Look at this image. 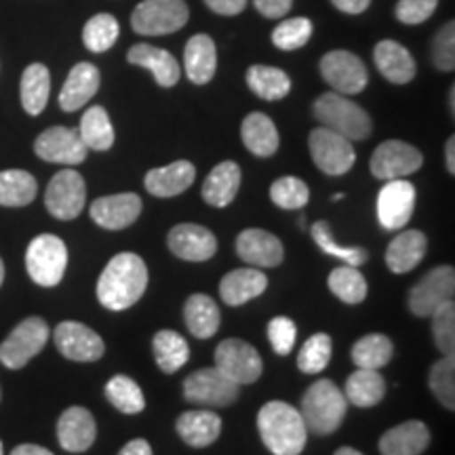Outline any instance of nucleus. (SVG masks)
<instances>
[{"label":"nucleus","mask_w":455,"mask_h":455,"mask_svg":"<svg viewBox=\"0 0 455 455\" xmlns=\"http://www.w3.org/2000/svg\"><path fill=\"white\" fill-rule=\"evenodd\" d=\"M106 398L118 411L127 415L141 413L146 409L144 390L129 375H114L110 382L106 384Z\"/></svg>","instance_id":"obj_42"},{"label":"nucleus","mask_w":455,"mask_h":455,"mask_svg":"<svg viewBox=\"0 0 455 455\" xmlns=\"http://www.w3.org/2000/svg\"><path fill=\"white\" fill-rule=\"evenodd\" d=\"M321 74L327 84H331L335 93L356 95L365 91L369 83L367 68L363 60L350 51H329L321 60Z\"/></svg>","instance_id":"obj_13"},{"label":"nucleus","mask_w":455,"mask_h":455,"mask_svg":"<svg viewBox=\"0 0 455 455\" xmlns=\"http://www.w3.org/2000/svg\"><path fill=\"white\" fill-rule=\"evenodd\" d=\"M346 411H348V401L331 379H318L301 398V419L308 432H315L318 436L333 435L344 422Z\"/></svg>","instance_id":"obj_3"},{"label":"nucleus","mask_w":455,"mask_h":455,"mask_svg":"<svg viewBox=\"0 0 455 455\" xmlns=\"http://www.w3.org/2000/svg\"><path fill=\"white\" fill-rule=\"evenodd\" d=\"M331 352H333V344L331 338L327 333H315L312 338H308L304 346H301L299 355H298V367L301 373H321L323 369L329 365L331 361Z\"/></svg>","instance_id":"obj_46"},{"label":"nucleus","mask_w":455,"mask_h":455,"mask_svg":"<svg viewBox=\"0 0 455 455\" xmlns=\"http://www.w3.org/2000/svg\"><path fill=\"white\" fill-rule=\"evenodd\" d=\"M127 60L129 64L150 70L152 76H155V81L164 89L173 87V84H178L180 81L181 72H180L178 60H175L167 49L152 47V44H146V43L133 44L127 53Z\"/></svg>","instance_id":"obj_28"},{"label":"nucleus","mask_w":455,"mask_h":455,"mask_svg":"<svg viewBox=\"0 0 455 455\" xmlns=\"http://www.w3.org/2000/svg\"><path fill=\"white\" fill-rule=\"evenodd\" d=\"M430 445L428 426L419 419H409L384 432L379 439L382 455H422Z\"/></svg>","instance_id":"obj_24"},{"label":"nucleus","mask_w":455,"mask_h":455,"mask_svg":"<svg viewBox=\"0 0 455 455\" xmlns=\"http://www.w3.org/2000/svg\"><path fill=\"white\" fill-rule=\"evenodd\" d=\"M333 455H363V453L356 451V449H352V447H339Z\"/></svg>","instance_id":"obj_59"},{"label":"nucleus","mask_w":455,"mask_h":455,"mask_svg":"<svg viewBox=\"0 0 455 455\" xmlns=\"http://www.w3.org/2000/svg\"><path fill=\"white\" fill-rule=\"evenodd\" d=\"M84 203H87V184L78 171L64 169L51 178L44 192V204L55 220H76L83 213Z\"/></svg>","instance_id":"obj_10"},{"label":"nucleus","mask_w":455,"mask_h":455,"mask_svg":"<svg viewBox=\"0 0 455 455\" xmlns=\"http://www.w3.org/2000/svg\"><path fill=\"white\" fill-rule=\"evenodd\" d=\"M243 144L249 152L259 158H268L275 155L281 146L276 124L272 123L270 116L261 112H251L241 124Z\"/></svg>","instance_id":"obj_32"},{"label":"nucleus","mask_w":455,"mask_h":455,"mask_svg":"<svg viewBox=\"0 0 455 455\" xmlns=\"http://www.w3.org/2000/svg\"><path fill=\"white\" fill-rule=\"evenodd\" d=\"M455 295V270L451 266H439L430 270L422 281L413 284L409 291V310L415 316H430L445 301Z\"/></svg>","instance_id":"obj_15"},{"label":"nucleus","mask_w":455,"mask_h":455,"mask_svg":"<svg viewBox=\"0 0 455 455\" xmlns=\"http://www.w3.org/2000/svg\"><path fill=\"white\" fill-rule=\"evenodd\" d=\"M184 321L188 331L198 339H209L218 333L221 323V312L218 304L204 293L190 295L184 306Z\"/></svg>","instance_id":"obj_33"},{"label":"nucleus","mask_w":455,"mask_h":455,"mask_svg":"<svg viewBox=\"0 0 455 455\" xmlns=\"http://www.w3.org/2000/svg\"><path fill=\"white\" fill-rule=\"evenodd\" d=\"M204 4H207L213 13L232 17V15L243 13L247 0H204Z\"/></svg>","instance_id":"obj_54"},{"label":"nucleus","mask_w":455,"mask_h":455,"mask_svg":"<svg viewBox=\"0 0 455 455\" xmlns=\"http://www.w3.org/2000/svg\"><path fill=\"white\" fill-rule=\"evenodd\" d=\"M247 84L255 95L266 101H278L287 98L291 91V78L281 68L251 66L247 72Z\"/></svg>","instance_id":"obj_39"},{"label":"nucleus","mask_w":455,"mask_h":455,"mask_svg":"<svg viewBox=\"0 0 455 455\" xmlns=\"http://www.w3.org/2000/svg\"><path fill=\"white\" fill-rule=\"evenodd\" d=\"M78 135H81L83 144L87 150L106 152L114 146V127L110 116H108L106 108L91 106L87 112L83 114L81 127H78Z\"/></svg>","instance_id":"obj_38"},{"label":"nucleus","mask_w":455,"mask_h":455,"mask_svg":"<svg viewBox=\"0 0 455 455\" xmlns=\"http://www.w3.org/2000/svg\"><path fill=\"white\" fill-rule=\"evenodd\" d=\"M415 186L407 180H390L378 195V221L384 230H403L413 218Z\"/></svg>","instance_id":"obj_16"},{"label":"nucleus","mask_w":455,"mask_h":455,"mask_svg":"<svg viewBox=\"0 0 455 455\" xmlns=\"http://www.w3.org/2000/svg\"><path fill=\"white\" fill-rule=\"evenodd\" d=\"M196 169L190 161H175L167 164V167L150 169L146 173V190L152 196L158 198H171L180 196L195 184Z\"/></svg>","instance_id":"obj_22"},{"label":"nucleus","mask_w":455,"mask_h":455,"mask_svg":"<svg viewBox=\"0 0 455 455\" xmlns=\"http://www.w3.org/2000/svg\"><path fill=\"white\" fill-rule=\"evenodd\" d=\"M184 396L188 403L201 407H228L241 396V386L226 378L218 367L198 369L184 382Z\"/></svg>","instance_id":"obj_8"},{"label":"nucleus","mask_w":455,"mask_h":455,"mask_svg":"<svg viewBox=\"0 0 455 455\" xmlns=\"http://www.w3.org/2000/svg\"><path fill=\"white\" fill-rule=\"evenodd\" d=\"M190 9L184 0H144L133 9L131 26L146 36H167L188 24Z\"/></svg>","instance_id":"obj_6"},{"label":"nucleus","mask_w":455,"mask_h":455,"mask_svg":"<svg viewBox=\"0 0 455 455\" xmlns=\"http://www.w3.org/2000/svg\"><path fill=\"white\" fill-rule=\"evenodd\" d=\"M335 4V9H339L341 13H348V15H358L363 11L369 9L371 0H331Z\"/></svg>","instance_id":"obj_55"},{"label":"nucleus","mask_w":455,"mask_h":455,"mask_svg":"<svg viewBox=\"0 0 455 455\" xmlns=\"http://www.w3.org/2000/svg\"><path fill=\"white\" fill-rule=\"evenodd\" d=\"M98 439L93 413L84 407H68L57 419V441L70 453H84Z\"/></svg>","instance_id":"obj_19"},{"label":"nucleus","mask_w":455,"mask_h":455,"mask_svg":"<svg viewBox=\"0 0 455 455\" xmlns=\"http://www.w3.org/2000/svg\"><path fill=\"white\" fill-rule=\"evenodd\" d=\"M68 268V247L60 236L38 235L26 251V270L41 287H57Z\"/></svg>","instance_id":"obj_5"},{"label":"nucleus","mask_w":455,"mask_h":455,"mask_svg":"<svg viewBox=\"0 0 455 455\" xmlns=\"http://www.w3.org/2000/svg\"><path fill=\"white\" fill-rule=\"evenodd\" d=\"M308 148L316 167L323 173L333 175V178L348 173L356 163V152L352 148V141L327 127H316L308 135Z\"/></svg>","instance_id":"obj_9"},{"label":"nucleus","mask_w":455,"mask_h":455,"mask_svg":"<svg viewBox=\"0 0 455 455\" xmlns=\"http://www.w3.org/2000/svg\"><path fill=\"white\" fill-rule=\"evenodd\" d=\"M34 152L43 161L68 164V167L84 163V158L89 155L78 131L68 127H51L43 131L34 141Z\"/></svg>","instance_id":"obj_17"},{"label":"nucleus","mask_w":455,"mask_h":455,"mask_svg":"<svg viewBox=\"0 0 455 455\" xmlns=\"http://www.w3.org/2000/svg\"><path fill=\"white\" fill-rule=\"evenodd\" d=\"M175 428L188 447L204 449L220 439L221 418L209 409H195V411L181 413Z\"/></svg>","instance_id":"obj_25"},{"label":"nucleus","mask_w":455,"mask_h":455,"mask_svg":"<svg viewBox=\"0 0 455 455\" xmlns=\"http://www.w3.org/2000/svg\"><path fill=\"white\" fill-rule=\"evenodd\" d=\"M428 251V238L419 230H403L386 249V266L395 275H407Z\"/></svg>","instance_id":"obj_27"},{"label":"nucleus","mask_w":455,"mask_h":455,"mask_svg":"<svg viewBox=\"0 0 455 455\" xmlns=\"http://www.w3.org/2000/svg\"><path fill=\"white\" fill-rule=\"evenodd\" d=\"M101 83L100 70L89 61H81L76 64L68 74L64 87L60 93V108L64 112H76L87 104L89 100H93V95L98 93Z\"/></svg>","instance_id":"obj_23"},{"label":"nucleus","mask_w":455,"mask_h":455,"mask_svg":"<svg viewBox=\"0 0 455 455\" xmlns=\"http://www.w3.org/2000/svg\"><path fill=\"white\" fill-rule=\"evenodd\" d=\"M258 430L264 445L275 455H299L308 441L299 409L284 401H270L259 409Z\"/></svg>","instance_id":"obj_2"},{"label":"nucleus","mask_w":455,"mask_h":455,"mask_svg":"<svg viewBox=\"0 0 455 455\" xmlns=\"http://www.w3.org/2000/svg\"><path fill=\"white\" fill-rule=\"evenodd\" d=\"M53 339L60 355L68 361L95 363L104 356L106 344L101 335L78 321H64L55 327Z\"/></svg>","instance_id":"obj_14"},{"label":"nucleus","mask_w":455,"mask_h":455,"mask_svg":"<svg viewBox=\"0 0 455 455\" xmlns=\"http://www.w3.org/2000/svg\"><path fill=\"white\" fill-rule=\"evenodd\" d=\"M167 243L171 253L186 261H207L218 251V238L198 224H178L169 232Z\"/></svg>","instance_id":"obj_20"},{"label":"nucleus","mask_w":455,"mask_h":455,"mask_svg":"<svg viewBox=\"0 0 455 455\" xmlns=\"http://www.w3.org/2000/svg\"><path fill=\"white\" fill-rule=\"evenodd\" d=\"M238 190H241V167L235 161H224L207 175L201 195L207 204L224 209L235 201Z\"/></svg>","instance_id":"obj_31"},{"label":"nucleus","mask_w":455,"mask_h":455,"mask_svg":"<svg viewBox=\"0 0 455 455\" xmlns=\"http://www.w3.org/2000/svg\"><path fill=\"white\" fill-rule=\"evenodd\" d=\"M11 455H53V453L41 445H30V443H26V445L15 447L13 451H11Z\"/></svg>","instance_id":"obj_57"},{"label":"nucleus","mask_w":455,"mask_h":455,"mask_svg":"<svg viewBox=\"0 0 455 455\" xmlns=\"http://www.w3.org/2000/svg\"><path fill=\"white\" fill-rule=\"evenodd\" d=\"M424 156L418 148L405 144L401 140H388L375 148L371 163L373 178L390 181V180H405L407 175L422 169Z\"/></svg>","instance_id":"obj_12"},{"label":"nucleus","mask_w":455,"mask_h":455,"mask_svg":"<svg viewBox=\"0 0 455 455\" xmlns=\"http://www.w3.org/2000/svg\"><path fill=\"white\" fill-rule=\"evenodd\" d=\"M392 355H395V346H392L388 335L384 333H369L352 346V363H355L356 369H375V371H379V369L388 365Z\"/></svg>","instance_id":"obj_40"},{"label":"nucleus","mask_w":455,"mask_h":455,"mask_svg":"<svg viewBox=\"0 0 455 455\" xmlns=\"http://www.w3.org/2000/svg\"><path fill=\"white\" fill-rule=\"evenodd\" d=\"M346 401L352 405L369 409L379 405L386 396V382L375 369H356L355 373L346 379L344 388Z\"/></svg>","instance_id":"obj_34"},{"label":"nucleus","mask_w":455,"mask_h":455,"mask_svg":"<svg viewBox=\"0 0 455 455\" xmlns=\"http://www.w3.org/2000/svg\"><path fill=\"white\" fill-rule=\"evenodd\" d=\"M38 195V181L24 169L0 171V207H26Z\"/></svg>","instance_id":"obj_36"},{"label":"nucleus","mask_w":455,"mask_h":455,"mask_svg":"<svg viewBox=\"0 0 455 455\" xmlns=\"http://www.w3.org/2000/svg\"><path fill=\"white\" fill-rule=\"evenodd\" d=\"M268 339L272 350L278 356L291 355L295 339H298V327H295V323L289 316H275L268 323Z\"/></svg>","instance_id":"obj_51"},{"label":"nucleus","mask_w":455,"mask_h":455,"mask_svg":"<svg viewBox=\"0 0 455 455\" xmlns=\"http://www.w3.org/2000/svg\"><path fill=\"white\" fill-rule=\"evenodd\" d=\"M432 318V335H435L436 348L443 356H453L455 350V304L445 301L430 315Z\"/></svg>","instance_id":"obj_49"},{"label":"nucleus","mask_w":455,"mask_h":455,"mask_svg":"<svg viewBox=\"0 0 455 455\" xmlns=\"http://www.w3.org/2000/svg\"><path fill=\"white\" fill-rule=\"evenodd\" d=\"M445 163H447V169L449 173H455V138H449L447 140V146H445Z\"/></svg>","instance_id":"obj_58"},{"label":"nucleus","mask_w":455,"mask_h":455,"mask_svg":"<svg viewBox=\"0 0 455 455\" xmlns=\"http://www.w3.org/2000/svg\"><path fill=\"white\" fill-rule=\"evenodd\" d=\"M327 287L344 304L356 306L367 299V281L356 266H339L327 278Z\"/></svg>","instance_id":"obj_41"},{"label":"nucleus","mask_w":455,"mask_h":455,"mask_svg":"<svg viewBox=\"0 0 455 455\" xmlns=\"http://www.w3.org/2000/svg\"><path fill=\"white\" fill-rule=\"evenodd\" d=\"M118 34H121V26H118L116 17L110 13H100L84 24L83 30V43L91 53H104L110 51L116 43Z\"/></svg>","instance_id":"obj_44"},{"label":"nucleus","mask_w":455,"mask_h":455,"mask_svg":"<svg viewBox=\"0 0 455 455\" xmlns=\"http://www.w3.org/2000/svg\"><path fill=\"white\" fill-rule=\"evenodd\" d=\"M449 108H451V114L455 112V87L449 91Z\"/></svg>","instance_id":"obj_60"},{"label":"nucleus","mask_w":455,"mask_h":455,"mask_svg":"<svg viewBox=\"0 0 455 455\" xmlns=\"http://www.w3.org/2000/svg\"><path fill=\"white\" fill-rule=\"evenodd\" d=\"M428 386L432 395L443 407L453 411L455 409V358L443 356L432 365L428 373Z\"/></svg>","instance_id":"obj_45"},{"label":"nucleus","mask_w":455,"mask_h":455,"mask_svg":"<svg viewBox=\"0 0 455 455\" xmlns=\"http://www.w3.org/2000/svg\"><path fill=\"white\" fill-rule=\"evenodd\" d=\"M118 455H155V453H152L150 443L146 439H133L129 441L121 451H118Z\"/></svg>","instance_id":"obj_56"},{"label":"nucleus","mask_w":455,"mask_h":455,"mask_svg":"<svg viewBox=\"0 0 455 455\" xmlns=\"http://www.w3.org/2000/svg\"><path fill=\"white\" fill-rule=\"evenodd\" d=\"M436 7H439V0H401L396 4V20L407 26L424 24Z\"/></svg>","instance_id":"obj_52"},{"label":"nucleus","mask_w":455,"mask_h":455,"mask_svg":"<svg viewBox=\"0 0 455 455\" xmlns=\"http://www.w3.org/2000/svg\"><path fill=\"white\" fill-rule=\"evenodd\" d=\"M152 350H155V361L163 373H175L186 365L190 358V346L178 331L163 329L152 339Z\"/></svg>","instance_id":"obj_37"},{"label":"nucleus","mask_w":455,"mask_h":455,"mask_svg":"<svg viewBox=\"0 0 455 455\" xmlns=\"http://www.w3.org/2000/svg\"><path fill=\"white\" fill-rule=\"evenodd\" d=\"M315 116L323 127L344 135L346 140H367L373 131L371 116L361 106L348 100V95L323 93L315 101Z\"/></svg>","instance_id":"obj_4"},{"label":"nucleus","mask_w":455,"mask_h":455,"mask_svg":"<svg viewBox=\"0 0 455 455\" xmlns=\"http://www.w3.org/2000/svg\"><path fill=\"white\" fill-rule=\"evenodd\" d=\"M49 325L41 316H30L21 321L7 339L0 344V363L7 369H24L49 341Z\"/></svg>","instance_id":"obj_7"},{"label":"nucleus","mask_w":455,"mask_h":455,"mask_svg":"<svg viewBox=\"0 0 455 455\" xmlns=\"http://www.w3.org/2000/svg\"><path fill=\"white\" fill-rule=\"evenodd\" d=\"M236 253L251 268H276L284 258L283 243L259 228H247L236 236Z\"/></svg>","instance_id":"obj_18"},{"label":"nucleus","mask_w":455,"mask_h":455,"mask_svg":"<svg viewBox=\"0 0 455 455\" xmlns=\"http://www.w3.org/2000/svg\"><path fill=\"white\" fill-rule=\"evenodd\" d=\"M253 4L264 17L278 20V17H284L291 11L293 0H253Z\"/></svg>","instance_id":"obj_53"},{"label":"nucleus","mask_w":455,"mask_h":455,"mask_svg":"<svg viewBox=\"0 0 455 455\" xmlns=\"http://www.w3.org/2000/svg\"><path fill=\"white\" fill-rule=\"evenodd\" d=\"M0 455H4V449H3V443H0Z\"/></svg>","instance_id":"obj_62"},{"label":"nucleus","mask_w":455,"mask_h":455,"mask_svg":"<svg viewBox=\"0 0 455 455\" xmlns=\"http://www.w3.org/2000/svg\"><path fill=\"white\" fill-rule=\"evenodd\" d=\"M373 60L379 74L392 84L411 83L415 72H418L413 55L396 41H382L375 44Z\"/></svg>","instance_id":"obj_29"},{"label":"nucleus","mask_w":455,"mask_h":455,"mask_svg":"<svg viewBox=\"0 0 455 455\" xmlns=\"http://www.w3.org/2000/svg\"><path fill=\"white\" fill-rule=\"evenodd\" d=\"M268 287V278L259 268H238L228 272L220 283V295L221 301L232 308L236 306L247 304L255 298H259L261 293Z\"/></svg>","instance_id":"obj_26"},{"label":"nucleus","mask_w":455,"mask_h":455,"mask_svg":"<svg viewBox=\"0 0 455 455\" xmlns=\"http://www.w3.org/2000/svg\"><path fill=\"white\" fill-rule=\"evenodd\" d=\"M270 198L276 207L287 209H301L306 207L310 198V190L306 186V181L299 178H293V175H284V178H278L270 188Z\"/></svg>","instance_id":"obj_47"},{"label":"nucleus","mask_w":455,"mask_h":455,"mask_svg":"<svg viewBox=\"0 0 455 455\" xmlns=\"http://www.w3.org/2000/svg\"><path fill=\"white\" fill-rule=\"evenodd\" d=\"M186 76L195 84H207L213 81L218 68V51L209 34H195L184 49Z\"/></svg>","instance_id":"obj_30"},{"label":"nucleus","mask_w":455,"mask_h":455,"mask_svg":"<svg viewBox=\"0 0 455 455\" xmlns=\"http://www.w3.org/2000/svg\"><path fill=\"white\" fill-rule=\"evenodd\" d=\"M148 287V266L138 253H118L108 261L98 281V299L108 310L121 312L138 304Z\"/></svg>","instance_id":"obj_1"},{"label":"nucleus","mask_w":455,"mask_h":455,"mask_svg":"<svg viewBox=\"0 0 455 455\" xmlns=\"http://www.w3.org/2000/svg\"><path fill=\"white\" fill-rule=\"evenodd\" d=\"M4 283V264H3V258H0V287H3Z\"/></svg>","instance_id":"obj_61"},{"label":"nucleus","mask_w":455,"mask_h":455,"mask_svg":"<svg viewBox=\"0 0 455 455\" xmlns=\"http://www.w3.org/2000/svg\"><path fill=\"white\" fill-rule=\"evenodd\" d=\"M310 235H312V241L318 244V249H321L323 253H327L329 258L341 259V261H344V264L356 266V268H358V266L367 264L369 253L365 251V249H361V247H344V244H339L333 238L331 228H329L327 221H316V224H312Z\"/></svg>","instance_id":"obj_43"},{"label":"nucleus","mask_w":455,"mask_h":455,"mask_svg":"<svg viewBox=\"0 0 455 455\" xmlns=\"http://www.w3.org/2000/svg\"><path fill=\"white\" fill-rule=\"evenodd\" d=\"M215 367L238 386L255 384L264 371L259 352L244 339H224L215 348Z\"/></svg>","instance_id":"obj_11"},{"label":"nucleus","mask_w":455,"mask_h":455,"mask_svg":"<svg viewBox=\"0 0 455 455\" xmlns=\"http://www.w3.org/2000/svg\"><path fill=\"white\" fill-rule=\"evenodd\" d=\"M312 36V21L308 17H291L284 20L272 32V43L281 51L301 49Z\"/></svg>","instance_id":"obj_48"},{"label":"nucleus","mask_w":455,"mask_h":455,"mask_svg":"<svg viewBox=\"0 0 455 455\" xmlns=\"http://www.w3.org/2000/svg\"><path fill=\"white\" fill-rule=\"evenodd\" d=\"M51 93V74L49 68L43 64H30L21 74L20 95L21 106L30 116H38L47 108Z\"/></svg>","instance_id":"obj_35"},{"label":"nucleus","mask_w":455,"mask_h":455,"mask_svg":"<svg viewBox=\"0 0 455 455\" xmlns=\"http://www.w3.org/2000/svg\"><path fill=\"white\" fill-rule=\"evenodd\" d=\"M432 61L441 72H453L455 68V24L447 21L432 41Z\"/></svg>","instance_id":"obj_50"},{"label":"nucleus","mask_w":455,"mask_h":455,"mask_svg":"<svg viewBox=\"0 0 455 455\" xmlns=\"http://www.w3.org/2000/svg\"><path fill=\"white\" fill-rule=\"evenodd\" d=\"M141 213V198L133 192H123V195L101 196L89 207L91 220L104 230H124Z\"/></svg>","instance_id":"obj_21"}]
</instances>
